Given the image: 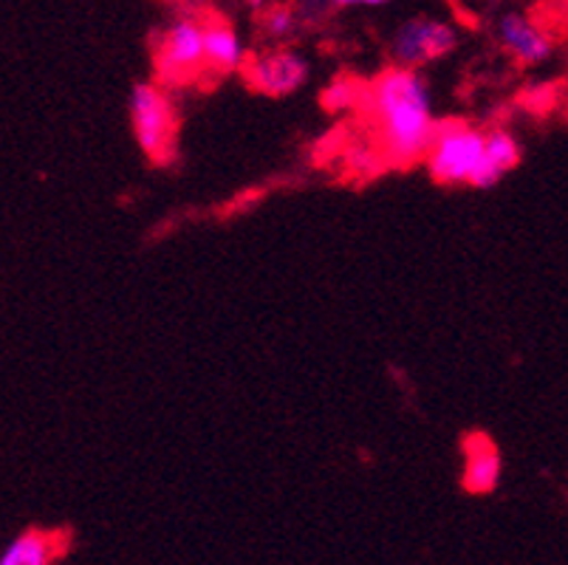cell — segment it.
<instances>
[{
  "mask_svg": "<svg viewBox=\"0 0 568 565\" xmlns=\"http://www.w3.org/2000/svg\"><path fill=\"white\" fill-rule=\"evenodd\" d=\"M374 128V142L390 168H410L422 162L433 142L438 122L427 82L416 69L390 65L365 85L363 105Z\"/></svg>",
  "mask_w": 568,
  "mask_h": 565,
  "instance_id": "6da1fadb",
  "label": "cell"
},
{
  "mask_svg": "<svg viewBox=\"0 0 568 565\" xmlns=\"http://www.w3.org/2000/svg\"><path fill=\"white\" fill-rule=\"evenodd\" d=\"M128 113H131L133 137H136L142 153L156 164L173 162L175 142H179V117H175L168 88L162 82L133 85Z\"/></svg>",
  "mask_w": 568,
  "mask_h": 565,
  "instance_id": "7a4b0ae2",
  "label": "cell"
},
{
  "mask_svg": "<svg viewBox=\"0 0 568 565\" xmlns=\"http://www.w3.org/2000/svg\"><path fill=\"white\" fill-rule=\"evenodd\" d=\"M487 133L467 122H438L433 142L425 153L427 173L442 186L473 184L484 162Z\"/></svg>",
  "mask_w": 568,
  "mask_h": 565,
  "instance_id": "3957f363",
  "label": "cell"
},
{
  "mask_svg": "<svg viewBox=\"0 0 568 565\" xmlns=\"http://www.w3.org/2000/svg\"><path fill=\"white\" fill-rule=\"evenodd\" d=\"M204 18L199 14H179L156 43V57L153 69L156 80L168 85H187L195 77L206 74V54H204Z\"/></svg>",
  "mask_w": 568,
  "mask_h": 565,
  "instance_id": "277c9868",
  "label": "cell"
},
{
  "mask_svg": "<svg viewBox=\"0 0 568 565\" xmlns=\"http://www.w3.org/2000/svg\"><path fill=\"white\" fill-rule=\"evenodd\" d=\"M458 46V31L450 23L433 18H410L394 31L390 40V57L396 65L405 69H422L427 62L444 60Z\"/></svg>",
  "mask_w": 568,
  "mask_h": 565,
  "instance_id": "5b68a950",
  "label": "cell"
},
{
  "mask_svg": "<svg viewBox=\"0 0 568 565\" xmlns=\"http://www.w3.org/2000/svg\"><path fill=\"white\" fill-rule=\"evenodd\" d=\"M241 74L252 91L266 97H288L308 80V62L292 49H272L246 57Z\"/></svg>",
  "mask_w": 568,
  "mask_h": 565,
  "instance_id": "8992f818",
  "label": "cell"
},
{
  "mask_svg": "<svg viewBox=\"0 0 568 565\" xmlns=\"http://www.w3.org/2000/svg\"><path fill=\"white\" fill-rule=\"evenodd\" d=\"M498 40L518 65H540L555 51L549 31L540 29L535 20L520 12H509L498 20Z\"/></svg>",
  "mask_w": 568,
  "mask_h": 565,
  "instance_id": "52a82bcc",
  "label": "cell"
},
{
  "mask_svg": "<svg viewBox=\"0 0 568 565\" xmlns=\"http://www.w3.org/2000/svg\"><path fill=\"white\" fill-rule=\"evenodd\" d=\"M464 450V470L462 486L467 495H489L498 490L504 461H500L498 447L487 433H467L462 442Z\"/></svg>",
  "mask_w": 568,
  "mask_h": 565,
  "instance_id": "ba28073f",
  "label": "cell"
},
{
  "mask_svg": "<svg viewBox=\"0 0 568 565\" xmlns=\"http://www.w3.org/2000/svg\"><path fill=\"white\" fill-rule=\"evenodd\" d=\"M204 54L206 74L213 77L235 74L246 62V51L237 31L224 18H213V14H206L204 20Z\"/></svg>",
  "mask_w": 568,
  "mask_h": 565,
  "instance_id": "9c48e42d",
  "label": "cell"
},
{
  "mask_svg": "<svg viewBox=\"0 0 568 565\" xmlns=\"http://www.w3.org/2000/svg\"><path fill=\"white\" fill-rule=\"evenodd\" d=\"M520 164V142L515 133L504 131V128H495L487 133V150H484V162L475 173L473 184L475 190H489V186L498 184L506 173H513Z\"/></svg>",
  "mask_w": 568,
  "mask_h": 565,
  "instance_id": "30bf717a",
  "label": "cell"
},
{
  "mask_svg": "<svg viewBox=\"0 0 568 565\" xmlns=\"http://www.w3.org/2000/svg\"><path fill=\"white\" fill-rule=\"evenodd\" d=\"M60 557V535L43 528H26L3 552L0 565H54Z\"/></svg>",
  "mask_w": 568,
  "mask_h": 565,
  "instance_id": "8fae6325",
  "label": "cell"
},
{
  "mask_svg": "<svg viewBox=\"0 0 568 565\" xmlns=\"http://www.w3.org/2000/svg\"><path fill=\"white\" fill-rule=\"evenodd\" d=\"M363 97L365 85H359V82L351 80V77H339V80H332V85L320 93V102H323V108L328 113H343L351 111V108L363 105Z\"/></svg>",
  "mask_w": 568,
  "mask_h": 565,
  "instance_id": "7c38bea8",
  "label": "cell"
},
{
  "mask_svg": "<svg viewBox=\"0 0 568 565\" xmlns=\"http://www.w3.org/2000/svg\"><path fill=\"white\" fill-rule=\"evenodd\" d=\"M345 164H348V170L354 175L371 179V175H379L382 168H387V159L379 150V144L363 142V139H359V142H351L348 148H345Z\"/></svg>",
  "mask_w": 568,
  "mask_h": 565,
  "instance_id": "4fadbf2b",
  "label": "cell"
},
{
  "mask_svg": "<svg viewBox=\"0 0 568 565\" xmlns=\"http://www.w3.org/2000/svg\"><path fill=\"white\" fill-rule=\"evenodd\" d=\"M297 23H301V18H297V9L294 7H283V3H277V7H266L261 12V29L266 31V38L272 40L292 38Z\"/></svg>",
  "mask_w": 568,
  "mask_h": 565,
  "instance_id": "5bb4252c",
  "label": "cell"
},
{
  "mask_svg": "<svg viewBox=\"0 0 568 565\" xmlns=\"http://www.w3.org/2000/svg\"><path fill=\"white\" fill-rule=\"evenodd\" d=\"M337 9H351V7H385L390 0H332Z\"/></svg>",
  "mask_w": 568,
  "mask_h": 565,
  "instance_id": "9a60e30c",
  "label": "cell"
},
{
  "mask_svg": "<svg viewBox=\"0 0 568 565\" xmlns=\"http://www.w3.org/2000/svg\"><path fill=\"white\" fill-rule=\"evenodd\" d=\"M266 3L268 0H246V7L255 9V12H263V9H266Z\"/></svg>",
  "mask_w": 568,
  "mask_h": 565,
  "instance_id": "2e32d148",
  "label": "cell"
},
{
  "mask_svg": "<svg viewBox=\"0 0 568 565\" xmlns=\"http://www.w3.org/2000/svg\"><path fill=\"white\" fill-rule=\"evenodd\" d=\"M170 3H179V0H170Z\"/></svg>",
  "mask_w": 568,
  "mask_h": 565,
  "instance_id": "e0dca14e",
  "label": "cell"
},
{
  "mask_svg": "<svg viewBox=\"0 0 568 565\" xmlns=\"http://www.w3.org/2000/svg\"><path fill=\"white\" fill-rule=\"evenodd\" d=\"M562 3H566V7H568V0H562Z\"/></svg>",
  "mask_w": 568,
  "mask_h": 565,
  "instance_id": "ac0fdd59",
  "label": "cell"
}]
</instances>
